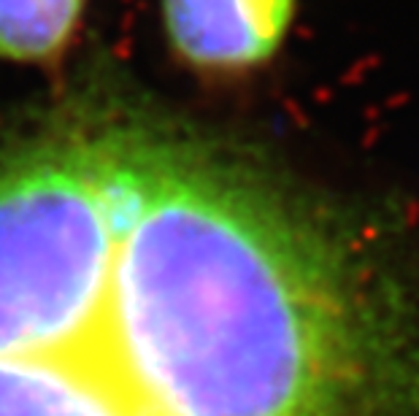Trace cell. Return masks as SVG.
<instances>
[{"mask_svg": "<svg viewBox=\"0 0 419 416\" xmlns=\"http://www.w3.org/2000/svg\"><path fill=\"white\" fill-rule=\"evenodd\" d=\"M84 11L87 0H0V60L17 65L60 60Z\"/></svg>", "mask_w": 419, "mask_h": 416, "instance_id": "cell-3", "label": "cell"}, {"mask_svg": "<svg viewBox=\"0 0 419 416\" xmlns=\"http://www.w3.org/2000/svg\"><path fill=\"white\" fill-rule=\"evenodd\" d=\"M0 416H419V292L249 155L65 111L0 141Z\"/></svg>", "mask_w": 419, "mask_h": 416, "instance_id": "cell-1", "label": "cell"}, {"mask_svg": "<svg viewBox=\"0 0 419 416\" xmlns=\"http://www.w3.org/2000/svg\"><path fill=\"white\" fill-rule=\"evenodd\" d=\"M297 0H160L168 49L206 76L268 65L295 22Z\"/></svg>", "mask_w": 419, "mask_h": 416, "instance_id": "cell-2", "label": "cell"}]
</instances>
